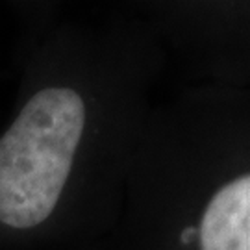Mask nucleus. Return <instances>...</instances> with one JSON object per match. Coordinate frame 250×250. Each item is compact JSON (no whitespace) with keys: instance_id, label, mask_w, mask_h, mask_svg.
<instances>
[{"instance_id":"1","label":"nucleus","mask_w":250,"mask_h":250,"mask_svg":"<svg viewBox=\"0 0 250 250\" xmlns=\"http://www.w3.org/2000/svg\"><path fill=\"white\" fill-rule=\"evenodd\" d=\"M85 102L69 87L37 91L0 137V223L36 228L52 215L85 128Z\"/></svg>"},{"instance_id":"2","label":"nucleus","mask_w":250,"mask_h":250,"mask_svg":"<svg viewBox=\"0 0 250 250\" xmlns=\"http://www.w3.org/2000/svg\"><path fill=\"white\" fill-rule=\"evenodd\" d=\"M200 250H250V172L228 180L209 197L198 223Z\"/></svg>"}]
</instances>
